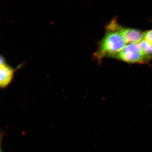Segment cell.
I'll list each match as a JSON object with an SVG mask.
<instances>
[{"label":"cell","mask_w":152,"mask_h":152,"mask_svg":"<svg viewBox=\"0 0 152 152\" xmlns=\"http://www.w3.org/2000/svg\"><path fill=\"white\" fill-rule=\"evenodd\" d=\"M126 43L118 33L106 29L103 38L98 43L97 49L94 54L96 60L101 61L105 58H114L126 46Z\"/></svg>","instance_id":"1"},{"label":"cell","mask_w":152,"mask_h":152,"mask_svg":"<svg viewBox=\"0 0 152 152\" xmlns=\"http://www.w3.org/2000/svg\"><path fill=\"white\" fill-rule=\"evenodd\" d=\"M106 28L118 33L125 42L128 44L139 43L143 39L144 32L136 28L124 27L115 18L112 20Z\"/></svg>","instance_id":"2"},{"label":"cell","mask_w":152,"mask_h":152,"mask_svg":"<svg viewBox=\"0 0 152 152\" xmlns=\"http://www.w3.org/2000/svg\"><path fill=\"white\" fill-rule=\"evenodd\" d=\"M114 58L131 64H142L148 62L139 43L127 45Z\"/></svg>","instance_id":"3"},{"label":"cell","mask_w":152,"mask_h":152,"mask_svg":"<svg viewBox=\"0 0 152 152\" xmlns=\"http://www.w3.org/2000/svg\"><path fill=\"white\" fill-rule=\"evenodd\" d=\"M15 70L6 64L3 57H1L0 67V87L4 89L8 86L14 78Z\"/></svg>","instance_id":"4"},{"label":"cell","mask_w":152,"mask_h":152,"mask_svg":"<svg viewBox=\"0 0 152 152\" xmlns=\"http://www.w3.org/2000/svg\"><path fill=\"white\" fill-rule=\"evenodd\" d=\"M139 44L148 61L152 59V43L143 39Z\"/></svg>","instance_id":"5"},{"label":"cell","mask_w":152,"mask_h":152,"mask_svg":"<svg viewBox=\"0 0 152 152\" xmlns=\"http://www.w3.org/2000/svg\"><path fill=\"white\" fill-rule=\"evenodd\" d=\"M143 39L152 43V29L144 32Z\"/></svg>","instance_id":"6"}]
</instances>
